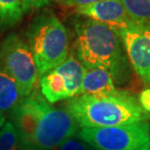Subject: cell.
Here are the masks:
<instances>
[{"mask_svg": "<svg viewBox=\"0 0 150 150\" xmlns=\"http://www.w3.org/2000/svg\"><path fill=\"white\" fill-rule=\"evenodd\" d=\"M60 3L63 5L69 6V7H81V6H87L90 4H94L100 0H58Z\"/></svg>", "mask_w": 150, "mask_h": 150, "instance_id": "18", "label": "cell"}, {"mask_svg": "<svg viewBox=\"0 0 150 150\" xmlns=\"http://www.w3.org/2000/svg\"><path fill=\"white\" fill-rule=\"evenodd\" d=\"M75 11L79 15L106 24L115 30L131 20L121 0H100L94 4L77 7Z\"/></svg>", "mask_w": 150, "mask_h": 150, "instance_id": "10", "label": "cell"}, {"mask_svg": "<svg viewBox=\"0 0 150 150\" xmlns=\"http://www.w3.org/2000/svg\"><path fill=\"white\" fill-rule=\"evenodd\" d=\"M73 54L85 69H103L114 81L128 74V61L117 31L101 22L86 18L74 25Z\"/></svg>", "mask_w": 150, "mask_h": 150, "instance_id": "1", "label": "cell"}, {"mask_svg": "<svg viewBox=\"0 0 150 150\" xmlns=\"http://www.w3.org/2000/svg\"><path fill=\"white\" fill-rule=\"evenodd\" d=\"M65 110L82 128L128 125L150 118V113L141 108L138 99L123 91L116 97L108 98L77 95L67 101Z\"/></svg>", "mask_w": 150, "mask_h": 150, "instance_id": "2", "label": "cell"}, {"mask_svg": "<svg viewBox=\"0 0 150 150\" xmlns=\"http://www.w3.org/2000/svg\"><path fill=\"white\" fill-rule=\"evenodd\" d=\"M139 102L143 110L150 113V88L144 89L140 93Z\"/></svg>", "mask_w": 150, "mask_h": 150, "instance_id": "19", "label": "cell"}, {"mask_svg": "<svg viewBox=\"0 0 150 150\" xmlns=\"http://www.w3.org/2000/svg\"><path fill=\"white\" fill-rule=\"evenodd\" d=\"M131 20L150 23V0H121Z\"/></svg>", "mask_w": 150, "mask_h": 150, "instance_id": "14", "label": "cell"}, {"mask_svg": "<svg viewBox=\"0 0 150 150\" xmlns=\"http://www.w3.org/2000/svg\"><path fill=\"white\" fill-rule=\"evenodd\" d=\"M23 15L20 0H0V30L18 23Z\"/></svg>", "mask_w": 150, "mask_h": 150, "instance_id": "13", "label": "cell"}, {"mask_svg": "<svg viewBox=\"0 0 150 150\" xmlns=\"http://www.w3.org/2000/svg\"><path fill=\"white\" fill-rule=\"evenodd\" d=\"M116 31L136 75L150 85V23L130 20Z\"/></svg>", "mask_w": 150, "mask_h": 150, "instance_id": "7", "label": "cell"}, {"mask_svg": "<svg viewBox=\"0 0 150 150\" xmlns=\"http://www.w3.org/2000/svg\"><path fill=\"white\" fill-rule=\"evenodd\" d=\"M0 66L15 79L23 96L35 90L38 73L28 44L18 34H10L0 44Z\"/></svg>", "mask_w": 150, "mask_h": 150, "instance_id": "5", "label": "cell"}, {"mask_svg": "<svg viewBox=\"0 0 150 150\" xmlns=\"http://www.w3.org/2000/svg\"><path fill=\"white\" fill-rule=\"evenodd\" d=\"M23 98L16 81L0 66V114L10 112Z\"/></svg>", "mask_w": 150, "mask_h": 150, "instance_id": "12", "label": "cell"}, {"mask_svg": "<svg viewBox=\"0 0 150 150\" xmlns=\"http://www.w3.org/2000/svg\"><path fill=\"white\" fill-rule=\"evenodd\" d=\"M77 137L97 150H150L147 121L113 127L81 128Z\"/></svg>", "mask_w": 150, "mask_h": 150, "instance_id": "4", "label": "cell"}, {"mask_svg": "<svg viewBox=\"0 0 150 150\" xmlns=\"http://www.w3.org/2000/svg\"><path fill=\"white\" fill-rule=\"evenodd\" d=\"M25 36L40 76L65 62L69 55L67 31L53 13L43 12L37 16Z\"/></svg>", "mask_w": 150, "mask_h": 150, "instance_id": "3", "label": "cell"}, {"mask_svg": "<svg viewBox=\"0 0 150 150\" xmlns=\"http://www.w3.org/2000/svg\"><path fill=\"white\" fill-rule=\"evenodd\" d=\"M122 91L117 90L113 76L103 69H86L83 76L79 95L108 98L116 97Z\"/></svg>", "mask_w": 150, "mask_h": 150, "instance_id": "11", "label": "cell"}, {"mask_svg": "<svg viewBox=\"0 0 150 150\" xmlns=\"http://www.w3.org/2000/svg\"><path fill=\"white\" fill-rule=\"evenodd\" d=\"M21 7L24 14L35 9H40L47 6L50 3V0H20Z\"/></svg>", "mask_w": 150, "mask_h": 150, "instance_id": "17", "label": "cell"}, {"mask_svg": "<svg viewBox=\"0 0 150 150\" xmlns=\"http://www.w3.org/2000/svg\"><path fill=\"white\" fill-rule=\"evenodd\" d=\"M76 123L66 110L55 108L49 104L38 123L33 138V147L54 150L78 133Z\"/></svg>", "mask_w": 150, "mask_h": 150, "instance_id": "8", "label": "cell"}, {"mask_svg": "<svg viewBox=\"0 0 150 150\" xmlns=\"http://www.w3.org/2000/svg\"><path fill=\"white\" fill-rule=\"evenodd\" d=\"M19 150H47V149H41L37 147H33V146H23Z\"/></svg>", "mask_w": 150, "mask_h": 150, "instance_id": "20", "label": "cell"}, {"mask_svg": "<svg viewBox=\"0 0 150 150\" xmlns=\"http://www.w3.org/2000/svg\"><path fill=\"white\" fill-rule=\"evenodd\" d=\"M59 150H92L91 146L82 140L68 139L59 146Z\"/></svg>", "mask_w": 150, "mask_h": 150, "instance_id": "16", "label": "cell"}, {"mask_svg": "<svg viewBox=\"0 0 150 150\" xmlns=\"http://www.w3.org/2000/svg\"><path fill=\"white\" fill-rule=\"evenodd\" d=\"M48 105L42 94L34 90L9 112L10 121L20 137L21 147L32 146L35 131Z\"/></svg>", "mask_w": 150, "mask_h": 150, "instance_id": "9", "label": "cell"}, {"mask_svg": "<svg viewBox=\"0 0 150 150\" xmlns=\"http://www.w3.org/2000/svg\"><path fill=\"white\" fill-rule=\"evenodd\" d=\"M85 70L73 52H70L65 62L41 76L42 96L49 104L77 96Z\"/></svg>", "mask_w": 150, "mask_h": 150, "instance_id": "6", "label": "cell"}, {"mask_svg": "<svg viewBox=\"0 0 150 150\" xmlns=\"http://www.w3.org/2000/svg\"><path fill=\"white\" fill-rule=\"evenodd\" d=\"M21 148L20 137L10 120L5 121L0 129V150H19Z\"/></svg>", "mask_w": 150, "mask_h": 150, "instance_id": "15", "label": "cell"}, {"mask_svg": "<svg viewBox=\"0 0 150 150\" xmlns=\"http://www.w3.org/2000/svg\"><path fill=\"white\" fill-rule=\"evenodd\" d=\"M5 115L4 114H0V129H1V127L4 125L5 123Z\"/></svg>", "mask_w": 150, "mask_h": 150, "instance_id": "21", "label": "cell"}]
</instances>
